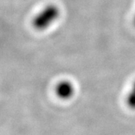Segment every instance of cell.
Masks as SVG:
<instances>
[{"mask_svg": "<svg viewBox=\"0 0 135 135\" xmlns=\"http://www.w3.org/2000/svg\"><path fill=\"white\" fill-rule=\"evenodd\" d=\"M59 15V10L54 4H50L39 12L32 21V26L37 30H41L47 28L57 20Z\"/></svg>", "mask_w": 135, "mask_h": 135, "instance_id": "cell-1", "label": "cell"}, {"mask_svg": "<svg viewBox=\"0 0 135 135\" xmlns=\"http://www.w3.org/2000/svg\"><path fill=\"white\" fill-rule=\"evenodd\" d=\"M74 93V86L68 81L59 82L56 87V94L62 99H68L73 96Z\"/></svg>", "mask_w": 135, "mask_h": 135, "instance_id": "cell-2", "label": "cell"}, {"mask_svg": "<svg viewBox=\"0 0 135 135\" xmlns=\"http://www.w3.org/2000/svg\"><path fill=\"white\" fill-rule=\"evenodd\" d=\"M127 104L130 108L135 109V82L133 88L127 97Z\"/></svg>", "mask_w": 135, "mask_h": 135, "instance_id": "cell-3", "label": "cell"}]
</instances>
